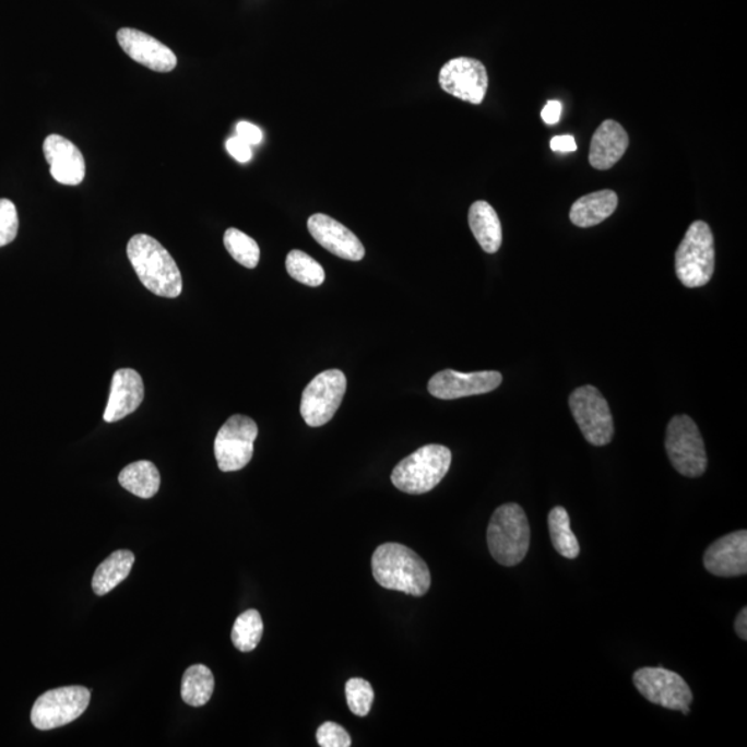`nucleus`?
<instances>
[{"label": "nucleus", "mask_w": 747, "mask_h": 747, "mask_svg": "<svg viewBox=\"0 0 747 747\" xmlns=\"http://www.w3.org/2000/svg\"><path fill=\"white\" fill-rule=\"evenodd\" d=\"M552 149L554 152L570 153L578 150V144L572 137H555L552 140Z\"/></svg>", "instance_id": "f704fd0d"}, {"label": "nucleus", "mask_w": 747, "mask_h": 747, "mask_svg": "<svg viewBox=\"0 0 747 747\" xmlns=\"http://www.w3.org/2000/svg\"><path fill=\"white\" fill-rule=\"evenodd\" d=\"M19 233L17 208L12 201L0 200V247L14 241Z\"/></svg>", "instance_id": "c756f323"}, {"label": "nucleus", "mask_w": 747, "mask_h": 747, "mask_svg": "<svg viewBox=\"0 0 747 747\" xmlns=\"http://www.w3.org/2000/svg\"><path fill=\"white\" fill-rule=\"evenodd\" d=\"M548 529L553 546L558 554L568 559L579 557V542L572 532V527H570L569 513L564 507H555L549 512Z\"/></svg>", "instance_id": "393cba45"}, {"label": "nucleus", "mask_w": 747, "mask_h": 747, "mask_svg": "<svg viewBox=\"0 0 747 747\" xmlns=\"http://www.w3.org/2000/svg\"><path fill=\"white\" fill-rule=\"evenodd\" d=\"M127 253L144 287L163 298H178L183 289L175 259L152 236L137 235L128 242Z\"/></svg>", "instance_id": "f03ea898"}, {"label": "nucleus", "mask_w": 747, "mask_h": 747, "mask_svg": "<svg viewBox=\"0 0 747 747\" xmlns=\"http://www.w3.org/2000/svg\"><path fill=\"white\" fill-rule=\"evenodd\" d=\"M469 222L472 235L487 253H496L501 247L502 228L497 212L489 202L476 201L470 208Z\"/></svg>", "instance_id": "412c9836"}, {"label": "nucleus", "mask_w": 747, "mask_h": 747, "mask_svg": "<svg viewBox=\"0 0 747 747\" xmlns=\"http://www.w3.org/2000/svg\"><path fill=\"white\" fill-rule=\"evenodd\" d=\"M144 399L143 378L132 368L114 372L110 398H108L104 422L117 423L137 412Z\"/></svg>", "instance_id": "a211bd4d"}, {"label": "nucleus", "mask_w": 747, "mask_h": 747, "mask_svg": "<svg viewBox=\"0 0 747 747\" xmlns=\"http://www.w3.org/2000/svg\"><path fill=\"white\" fill-rule=\"evenodd\" d=\"M560 114H562V104L552 100L543 108L542 118L547 124H555L559 122Z\"/></svg>", "instance_id": "72a5a7b5"}, {"label": "nucleus", "mask_w": 747, "mask_h": 747, "mask_svg": "<svg viewBox=\"0 0 747 747\" xmlns=\"http://www.w3.org/2000/svg\"><path fill=\"white\" fill-rule=\"evenodd\" d=\"M346 702L357 718H366L374 702L371 684L363 678H351L345 685Z\"/></svg>", "instance_id": "c85d7f7f"}, {"label": "nucleus", "mask_w": 747, "mask_h": 747, "mask_svg": "<svg viewBox=\"0 0 747 747\" xmlns=\"http://www.w3.org/2000/svg\"><path fill=\"white\" fill-rule=\"evenodd\" d=\"M377 583L387 590L402 591L423 596L430 588V572L425 560L403 544L386 543L378 547L371 559Z\"/></svg>", "instance_id": "f257e3e1"}, {"label": "nucleus", "mask_w": 747, "mask_h": 747, "mask_svg": "<svg viewBox=\"0 0 747 747\" xmlns=\"http://www.w3.org/2000/svg\"><path fill=\"white\" fill-rule=\"evenodd\" d=\"M439 83L449 95L471 104H481L489 87V75L479 60L459 57L442 67Z\"/></svg>", "instance_id": "f8f14e48"}, {"label": "nucleus", "mask_w": 747, "mask_h": 747, "mask_svg": "<svg viewBox=\"0 0 747 747\" xmlns=\"http://www.w3.org/2000/svg\"><path fill=\"white\" fill-rule=\"evenodd\" d=\"M346 377L341 370H327L305 388L300 415L311 428L323 427L339 412L346 392Z\"/></svg>", "instance_id": "1a4fd4ad"}, {"label": "nucleus", "mask_w": 747, "mask_h": 747, "mask_svg": "<svg viewBox=\"0 0 747 747\" xmlns=\"http://www.w3.org/2000/svg\"><path fill=\"white\" fill-rule=\"evenodd\" d=\"M263 620L256 609H248L238 616L233 626L232 641L240 652H252L261 642Z\"/></svg>", "instance_id": "a878e982"}, {"label": "nucleus", "mask_w": 747, "mask_h": 747, "mask_svg": "<svg viewBox=\"0 0 747 747\" xmlns=\"http://www.w3.org/2000/svg\"><path fill=\"white\" fill-rule=\"evenodd\" d=\"M44 154L56 181L66 186L81 185L86 175L85 158L81 150L60 134L45 139Z\"/></svg>", "instance_id": "f3484780"}, {"label": "nucleus", "mask_w": 747, "mask_h": 747, "mask_svg": "<svg viewBox=\"0 0 747 747\" xmlns=\"http://www.w3.org/2000/svg\"><path fill=\"white\" fill-rule=\"evenodd\" d=\"M703 564L719 578H738L747 573V532L726 534L706 549Z\"/></svg>", "instance_id": "dca6fc26"}, {"label": "nucleus", "mask_w": 747, "mask_h": 747, "mask_svg": "<svg viewBox=\"0 0 747 747\" xmlns=\"http://www.w3.org/2000/svg\"><path fill=\"white\" fill-rule=\"evenodd\" d=\"M715 268L714 236L703 221L693 222L676 251V274L685 287L699 288L712 280Z\"/></svg>", "instance_id": "39448f33"}, {"label": "nucleus", "mask_w": 747, "mask_h": 747, "mask_svg": "<svg viewBox=\"0 0 747 747\" xmlns=\"http://www.w3.org/2000/svg\"><path fill=\"white\" fill-rule=\"evenodd\" d=\"M119 485L124 490L140 498H152L157 495L161 486V475L157 466L150 461H137L124 466L118 476Z\"/></svg>", "instance_id": "5701e85b"}, {"label": "nucleus", "mask_w": 747, "mask_h": 747, "mask_svg": "<svg viewBox=\"0 0 747 747\" xmlns=\"http://www.w3.org/2000/svg\"><path fill=\"white\" fill-rule=\"evenodd\" d=\"M90 702V689L80 685L51 689L36 699L31 721L39 731L60 728L80 719Z\"/></svg>", "instance_id": "0eeeda50"}, {"label": "nucleus", "mask_w": 747, "mask_h": 747, "mask_svg": "<svg viewBox=\"0 0 747 747\" xmlns=\"http://www.w3.org/2000/svg\"><path fill=\"white\" fill-rule=\"evenodd\" d=\"M237 137L248 144L256 145L262 142L263 133L253 123L242 121L237 124Z\"/></svg>", "instance_id": "473e14b6"}, {"label": "nucleus", "mask_w": 747, "mask_h": 747, "mask_svg": "<svg viewBox=\"0 0 747 747\" xmlns=\"http://www.w3.org/2000/svg\"><path fill=\"white\" fill-rule=\"evenodd\" d=\"M501 382L502 376L498 371L465 374L443 370L430 378L428 391L436 399L454 401V399L493 392L501 386Z\"/></svg>", "instance_id": "ddd939ff"}, {"label": "nucleus", "mask_w": 747, "mask_h": 747, "mask_svg": "<svg viewBox=\"0 0 747 747\" xmlns=\"http://www.w3.org/2000/svg\"><path fill=\"white\" fill-rule=\"evenodd\" d=\"M735 631L740 640H747V608H742L735 620Z\"/></svg>", "instance_id": "c9c22d12"}, {"label": "nucleus", "mask_w": 747, "mask_h": 747, "mask_svg": "<svg viewBox=\"0 0 747 747\" xmlns=\"http://www.w3.org/2000/svg\"><path fill=\"white\" fill-rule=\"evenodd\" d=\"M227 153L238 163H248L252 158L251 144L244 142L242 139L236 137L228 139L226 142Z\"/></svg>", "instance_id": "2f4dec72"}, {"label": "nucleus", "mask_w": 747, "mask_h": 747, "mask_svg": "<svg viewBox=\"0 0 747 747\" xmlns=\"http://www.w3.org/2000/svg\"><path fill=\"white\" fill-rule=\"evenodd\" d=\"M285 268L290 277L297 280L298 283L309 285V287H319L324 283L325 272L323 266L313 258L308 256L299 249H293L285 259Z\"/></svg>", "instance_id": "bb28decb"}, {"label": "nucleus", "mask_w": 747, "mask_h": 747, "mask_svg": "<svg viewBox=\"0 0 747 747\" xmlns=\"http://www.w3.org/2000/svg\"><path fill=\"white\" fill-rule=\"evenodd\" d=\"M308 228L311 237L336 257L359 262L366 256V249L355 233L329 215H311Z\"/></svg>", "instance_id": "2eb2a0df"}, {"label": "nucleus", "mask_w": 747, "mask_h": 747, "mask_svg": "<svg viewBox=\"0 0 747 747\" xmlns=\"http://www.w3.org/2000/svg\"><path fill=\"white\" fill-rule=\"evenodd\" d=\"M223 242L227 252L236 262L242 264L244 268L256 269L261 259V249L253 238L246 235L238 228H227Z\"/></svg>", "instance_id": "cd10ccee"}, {"label": "nucleus", "mask_w": 747, "mask_h": 747, "mask_svg": "<svg viewBox=\"0 0 747 747\" xmlns=\"http://www.w3.org/2000/svg\"><path fill=\"white\" fill-rule=\"evenodd\" d=\"M134 564V554L128 549H118L103 560L92 579V589L97 595L110 593L124 579H128Z\"/></svg>", "instance_id": "4be33fe9"}, {"label": "nucleus", "mask_w": 747, "mask_h": 747, "mask_svg": "<svg viewBox=\"0 0 747 747\" xmlns=\"http://www.w3.org/2000/svg\"><path fill=\"white\" fill-rule=\"evenodd\" d=\"M451 465V451L427 444L402 460L392 472V484L407 495H424L443 481Z\"/></svg>", "instance_id": "20e7f679"}, {"label": "nucleus", "mask_w": 747, "mask_h": 747, "mask_svg": "<svg viewBox=\"0 0 747 747\" xmlns=\"http://www.w3.org/2000/svg\"><path fill=\"white\" fill-rule=\"evenodd\" d=\"M638 692L651 703L689 714L693 695L679 674L663 667H642L632 676Z\"/></svg>", "instance_id": "9d476101"}, {"label": "nucleus", "mask_w": 747, "mask_h": 747, "mask_svg": "<svg viewBox=\"0 0 747 747\" xmlns=\"http://www.w3.org/2000/svg\"><path fill=\"white\" fill-rule=\"evenodd\" d=\"M117 39L124 54L155 72H170L178 66V57L163 42L133 28L118 31Z\"/></svg>", "instance_id": "4468645a"}, {"label": "nucleus", "mask_w": 747, "mask_h": 747, "mask_svg": "<svg viewBox=\"0 0 747 747\" xmlns=\"http://www.w3.org/2000/svg\"><path fill=\"white\" fill-rule=\"evenodd\" d=\"M258 425L247 415H233L220 429L215 439V456L223 472L240 471L253 455Z\"/></svg>", "instance_id": "9b49d317"}, {"label": "nucleus", "mask_w": 747, "mask_h": 747, "mask_svg": "<svg viewBox=\"0 0 747 747\" xmlns=\"http://www.w3.org/2000/svg\"><path fill=\"white\" fill-rule=\"evenodd\" d=\"M666 451L683 476L699 477L708 469V454L698 425L688 415H676L667 425Z\"/></svg>", "instance_id": "423d86ee"}, {"label": "nucleus", "mask_w": 747, "mask_h": 747, "mask_svg": "<svg viewBox=\"0 0 747 747\" xmlns=\"http://www.w3.org/2000/svg\"><path fill=\"white\" fill-rule=\"evenodd\" d=\"M619 199L612 190L595 191L581 197L570 210V221L578 227H593L608 220L616 211Z\"/></svg>", "instance_id": "aec40b11"}, {"label": "nucleus", "mask_w": 747, "mask_h": 747, "mask_svg": "<svg viewBox=\"0 0 747 747\" xmlns=\"http://www.w3.org/2000/svg\"><path fill=\"white\" fill-rule=\"evenodd\" d=\"M569 407L585 440L593 446H606L614 438L615 427L606 399L593 386L576 389Z\"/></svg>", "instance_id": "6e6552de"}, {"label": "nucleus", "mask_w": 747, "mask_h": 747, "mask_svg": "<svg viewBox=\"0 0 747 747\" xmlns=\"http://www.w3.org/2000/svg\"><path fill=\"white\" fill-rule=\"evenodd\" d=\"M629 134L619 122L608 119L596 129L590 144V164L598 170L610 169L629 149Z\"/></svg>", "instance_id": "6ab92c4d"}, {"label": "nucleus", "mask_w": 747, "mask_h": 747, "mask_svg": "<svg viewBox=\"0 0 747 747\" xmlns=\"http://www.w3.org/2000/svg\"><path fill=\"white\" fill-rule=\"evenodd\" d=\"M318 744L321 747H349L352 745L351 735L340 724L327 721L316 734Z\"/></svg>", "instance_id": "7c9ffc66"}, {"label": "nucleus", "mask_w": 747, "mask_h": 747, "mask_svg": "<svg viewBox=\"0 0 747 747\" xmlns=\"http://www.w3.org/2000/svg\"><path fill=\"white\" fill-rule=\"evenodd\" d=\"M215 689L214 674L204 664H193L187 668L181 679V698L193 708L210 702Z\"/></svg>", "instance_id": "b1692460"}, {"label": "nucleus", "mask_w": 747, "mask_h": 747, "mask_svg": "<svg viewBox=\"0 0 747 747\" xmlns=\"http://www.w3.org/2000/svg\"><path fill=\"white\" fill-rule=\"evenodd\" d=\"M487 546L491 557L502 567H517L531 547V525L515 502L498 507L487 527Z\"/></svg>", "instance_id": "7ed1b4c3"}]
</instances>
